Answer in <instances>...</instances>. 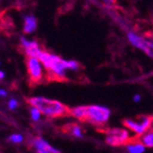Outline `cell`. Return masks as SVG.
<instances>
[{
  "label": "cell",
  "instance_id": "9",
  "mask_svg": "<svg viewBox=\"0 0 153 153\" xmlns=\"http://www.w3.org/2000/svg\"><path fill=\"white\" fill-rule=\"evenodd\" d=\"M33 147L36 149L37 152H46V153H60V151L52 147L50 143L46 141L45 139L37 137L33 140Z\"/></svg>",
  "mask_w": 153,
  "mask_h": 153
},
{
  "label": "cell",
  "instance_id": "13",
  "mask_svg": "<svg viewBox=\"0 0 153 153\" xmlns=\"http://www.w3.org/2000/svg\"><path fill=\"white\" fill-rule=\"evenodd\" d=\"M141 143H143L145 147H148V148H153V128L148 131L147 133H145L141 137H139Z\"/></svg>",
  "mask_w": 153,
  "mask_h": 153
},
{
  "label": "cell",
  "instance_id": "5",
  "mask_svg": "<svg viewBox=\"0 0 153 153\" xmlns=\"http://www.w3.org/2000/svg\"><path fill=\"white\" fill-rule=\"evenodd\" d=\"M103 132L105 135V143L113 147L129 145L136 137L131 136L130 132L123 128H110L105 129Z\"/></svg>",
  "mask_w": 153,
  "mask_h": 153
},
{
  "label": "cell",
  "instance_id": "1",
  "mask_svg": "<svg viewBox=\"0 0 153 153\" xmlns=\"http://www.w3.org/2000/svg\"><path fill=\"white\" fill-rule=\"evenodd\" d=\"M38 60L45 67L48 80L51 81H64L66 80V70H78L81 67L76 61L63 60L62 57L46 51L39 53Z\"/></svg>",
  "mask_w": 153,
  "mask_h": 153
},
{
  "label": "cell",
  "instance_id": "6",
  "mask_svg": "<svg viewBox=\"0 0 153 153\" xmlns=\"http://www.w3.org/2000/svg\"><path fill=\"white\" fill-rule=\"evenodd\" d=\"M26 65H27V70L29 74V79L31 84L35 85V84L41 83L43 81L44 76V69H43V64L41 61L38 60V57H29L27 56L26 59Z\"/></svg>",
  "mask_w": 153,
  "mask_h": 153
},
{
  "label": "cell",
  "instance_id": "20",
  "mask_svg": "<svg viewBox=\"0 0 153 153\" xmlns=\"http://www.w3.org/2000/svg\"><path fill=\"white\" fill-rule=\"evenodd\" d=\"M4 76H5L4 72H3V71H1V70H0V80H2L3 78H4Z\"/></svg>",
  "mask_w": 153,
  "mask_h": 153
},
{
  "label": "cell",
  "instance_id": "17",
  "mask_svg": "<svg viewBox=\"0 0 153 153\" xmlns=\"http://www.w3.org/2000/svg\"><path fill=\"white\" fill-rule=\"evenodd\" d=\"M102 1H103V3H104V4L112 5L113 3H115V1H116V0H102Z\"/></svg>",
  "mask_w": 153,
  "mask_h": 153
},
{
  "label": "cell",
  "instance_id": "21",
  "mask_svg": "<svg viewBox=\"0 0 153 153\" xmlns=\"http://www.w3.org/2000/svg\"><path fill=\"white\" fill-rule=\"evenodd\" d=\"M37 153H46V152H37Z\"/></svg>",
  "mask_w": 153,
  "mask_h": 153
},
{
  "label": "cell",
  "instance_id": "10",
  "mask_svg": "<svg viewBox=\"0 0 153 153\" xmlns=\"http://www.w3.org/2000/svg\"><path fill=\"white\" fill-rule=\"evenodd\" d=\"M127 151L128 153H143L146 151V147L141 143L139 137H135L132 143L127 145Z\"/></svg>",
  "mask_w": 153,
  "mask_h": 153
},
{
  "label": "cell",
  "instance_id": "16",
  "mask_svg": "<svg viewBox=\"0 0 153 153\" xmlns=\"http://www.w3.org/2000/svg\"><path fill=\"white\" fill-rule=\"evenodd\" d=\"M9 108L10 110H15V108L18 106V102H17V100H15V99H11V100L9 101Z\"/></svg>",
  "mask_w": 153,
  "mask_h": 153
},
{
  "label": "cell",
  "instance_id": "4",
  "mask_svg": "<svg viewBox=\"0 0 153 153\" xmlns=\"http://www.w3.org/2000/svg\"><path fill=\"white\" fill-rule=\"evenodd\" d=\"M122 124L127 130L136 134L137 137H141L153 128V115H139L135 118H127L122 121Z\"/></svg>",
  "mask_w": 153,
  "mask_h": 153
},
{
  "label": "cell",
  "instance_id": "15",
  "mask_svg": "<svg viewBox=\"0 0 153 153\" xmlns=\"http://www.w3.org/2000/svg\"><path fill=\"white\" fill-rule=\"evenodd\" d=\"M7 140L13 143H20L24 140V137H22V134H12V135L7 138Z\"/></svg>",
  "mask_w": 153,
  "mask_h": 153
},
{
  "label": "cell",
  "instance_id": "19",
  "mask_svg": "<svg viewBox=\"0 0 153 153\" xmlns=\"http://www.w3.org/2000/svg\"><path fill=\"white\" fill-rule=\"evenodd\" d=\"M7 94V91H4V89H1L0 88V97H5Z\"/></svg>",
  "mask_w": 153,
  "mask_h": 153
},
{
  "label": "cell",
  "instance_id": "8",
  "mask_svg": "<svg viewBox=\"0 0 153 153\" xmlns=\"http://www.w3.org/2000/svg\"><path fill=\"white\" fill-rule=\"evenodd\" d=\"M20 42H22V46L24 47L27 56L38 57V55L42 52V50L41 48H39V45L35 41H28L26 38L22 37L20 38Z\"/></svg>",
  "mask_w": 153,
  "mask_h": 153
},
{
  "label": "cell",
  "instance_id": "12",
  "mask_svg": "<svg viewBox=\"0 0 153 153\" xmlns=\"http://www.w3.org/2000/svg\"><path fill=\"white\" fill-rule=\"evenodd\" d=\"M64 131L69 134V135H72V136L76 137V138H82V137H83L82 128L76 123H69V124H67V126H65Z\"/></svg>",
  "mask_w": 153,
  "mask_h": 153
},
{
  "label": "cell",
  "instance_id": "14",
  "mask_svg": "<svg viewBox=\"0 0 153 153\" xmlns=\"http://www.w3.org/2000/svg\"><path fill=\"white\" fill-rule=\"evenodd\" d=\"M30 114H31V118L34 120V121H38V120L41 119L42 112L39 110H38L37 108L31 106V108H30Z\"/></svg>",
  "mask_w": 153,
  "mask_h": 153
},
{
  "label": "cell",
  "instance_id": "18",
  "mask_svg": "<svg viewBox=\"0 0 153 153\" xmlns=\"http://www.w3.org/2000/svg\"><path fill=\"white\" fill-rule=\"evenodd\" d=\"M140 99H141L140 95H135L133 97V100L135 101V102H139V101H140Z\"/></svg>",
  "mask_w": 153,
  "mask_h": 153
},
{
  "label": "cell",
  "instance_id": "2",
  "mask_svg": "<svg viewBox=\"0 0 153 153\" xmlns=\"http://www.w3.org/2000/svg\"><path fill=\"white\" fill-rule=\"evenodd\" d=\"M31 106L37 108L47 117L57 118L70 114V108L57 100H51L45 97H31L28 99Z\"/></svg>",
  "mask_w": 153,
  "mask_h": 153
},
{
  "label": "cell",
  "instance_id": "3",
  "mask_svg": "<svg viewBox=\"0 0 153 153\" xmlns=\"http://www.w3.org/2000/svg\"><path fill=\"white\" fill-rule=\"evenodd\" d=\"M84 122H88L96 127H103L111 117V110L103 105H84Z\"/></svg>",
  "mask_w": 153,
  "mask_h": 153
},
{
  "label": "cell",
  "instance_id": "7",
  "mask_svg": "<svg viewBox=\"0 0 153 153\" xmlns=\"http://www.w3.org/2000/svg\"><path fill=\"white\" fill-rule=\"evenodd\" d=\"M128 39H129V42L134 47L140 49V50L143 51L148 56L153 59V42L152 41L141 37V36L137 35V34L134 33V32H129V33H128Z\"/></svg>",
  "mask_w": 153,
  "mask_h": 153
},
{
  "label": "cell",
  "instance_id": "11",
  "mask_svg": "<svg viewBox=\"0 0 153 153\" xmlns=\"http://www.w3.org/2000/svg\"><path fill=\"white\" fill-rule=\"evenodd\" d=\"M37 27V20L33 15H29L25 17L24 22V32L26 34H30L36 30Z\"/></svg>",
  "mask_w": 153,
  "mask_h": 153
}]
</instances>
